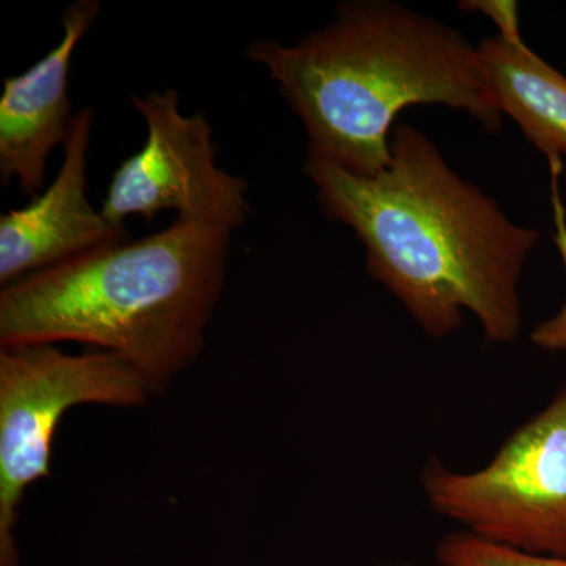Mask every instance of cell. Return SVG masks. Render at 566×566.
<instances>
[{"instance_id":"obj_1","label":"cell","mask_w":566,"mask_h":566,"mask_svg":"<svg viewBox=\"0 0 566 566\" xmlns=\"http://www.w3.org/2000/svg\"><path fill=\"white\" fill-rule=\"evenodd\" d=\"M304 170L322 210L364 244L370 277L424 334L449 337L469 312L486 340L520 337V281L539 232L460 177L427 134L395 128L390 161L371 177L311 158Z\"/></svg>"},{"instance_id":"obj_2","label":"cell","mask_w":566,"mask_h":566,"mask_svg":"<svg viewBox=\"0 0 566 566\" xmlns=\"http://www.w3.org/2000/svg\"><path fill=\"white\" fill-rule=\"evenodd\" d=\"M245 57L300 117L308 158L360 177L389 164L394 123L408 107L441 104L493 133L504 118L479 46L386 0L344 3L326 28L290 44L255 41Z\"/></svg>"},{"instance_id":"obj_3","label":"cell","mask_w":566,"mask_h":566,"mask_svg":"<svg viewBox=\"0 0 566 566\" xmlns=\"http://www.w3.org/2000/svg\"><path fill=\"white\" fill-rule=\"evenodd\" d=\"M232 233L175 219L11 282L0 290V346L73 342L118 354L161 395L203 353Z\"/></svg>"},{"instance_id":"obj_4","label":"cell","mask_w":566,"mask_h":566,"mask_svg":"<svg viewBox=\"0 0 566 566\" xmlns=\"http://www.w3.org/2000/svg\"><path fill=\"white\" fill-rule=\"evenodd\" d=\"M151 394L118 354L0 346V566H20L17 527L29 488L51 474L52 441L82 405L140 408Z\"/></svg>"},{"instance_id":"obj_5","label":"cell","mask_w":566,"mask_h":566,"mask_svg":"<svg viewBox=\"0 0 566 566\" xmlns=\"http://www.w3.org/2000/svg\"><path fill=\"white\" fill-rule=\"evenodd\" d=\"M422 488L431 509L469 534L532 556L566 557V382L490 463L457 472L430 461Z\"/></svg>"},{"instance_id":"obj_6","label":"cell","mask_w":566,"mask_h":566,"mask_svg":"<svg viewBox=\"0 0 566 566\" xmlns=\"http://www.w3.org/2000/svg\"><path fill=\"white\" fill-rule=\"evenodd\" d=\"M147 137L139 151L120 164L104 196L106 221L125 230L129 216L153 221L164 211L186 222L208 223L233 232L251 212L249 186L240 175L216 163L210 122L203 114H182L175 88L133 93Z\"/></svg>"},{"instance_id":"obj_7","label":"cell","mask_w":566,"mask_h":566,"mask_svg":"<svg viewBox=\"0 0 566 566\" xmlns=\"http://www.w3.org/2000/svg\"><path fill=\"white\" fill-rule=\"evenodd\" d=\"M95 111L73 115L54 181L25 207L0 218V285L126 240L88 200V148Z\"/></svg>"},{"instance_id":"obj_8","label":"cell","mask_w":566,"mask_h":566,"mask_svg":"<svg viewBox=\"0 0 566 566\" xmlns=\"http://www.w3.org/2000/svg\"><path fill=\"white\" fill-rule=\"evenodd\" d=\"M98 0H77L62 14V40L25 73L7 77L0 95V180L39 196L51 153L69 139L74 51L98 20Z\"/></svg>"},{"instance_id":"obj_9","label":"cell","mask_w":566,"mask_h":566,"mask_svg":"<svg viewBox=\"0 0 566 566\" xmlns=\"http://www.w3.org/2000/svg\"><path fill=\"white\" fill-rule=\"evenodd\" d=\"M499 109L520 126L551 166L566 158V76L524 43L495 35L479 44Z\"/></svg>"},{"instance_id":"obj_10","label":"cell","mask_w":566,"mask_h":566,"mask_svg":"<svg viewBox=\"0 0 566 566\" xmlns=\"http://www.w3.org/2000/svg\"><path fill=\"white\" fill-rule=\"evenodd\" d=\"M436 553L441 566H566V557L532 556L464 531L446 535Z\"/></svg>"},{"instance_id":"obj_11","label":"cell","mask_w":566,"mask_h":566,"mask_svg":"<svg viewBox=\"0 0 566 566\" xmlns=\"http://www.w3.org/2000/svg\"><path fill=\"white\" fill-rule=\"evenodd\" d=\"M553 211H554V243L562 262H564L566 274V210L562 202L560 193L556 186V178L553 177ZM532 344L547 352H566V296L564 305L556 315L545 319L535 326L531 334Z\"/></svg>"},{"instance_id":"obj_12","label":"cell","mask_w":566,"mask_h":566,"mask_svg":"<svg viewBox=\"0 0 566 566\" xmlns=\"http://www.w3.org/2000/svg\"><path fill=\"white\" fill-rule=\"evenodd\" d=\"M461 10L480 11L494 22L499 35L515 36L521 35L520 17H517L516 2H490V0H472V2H461Z\"/></svg>"},{"instance_id":"obj_13","label":"cell","mask_w":566,"mask_h":566,"mask_svg":"<svg viewBox=\"0 0 566 566\" xmlns=\"http://www.w3.org/2000/svg\"><path fill=\"white\" fill-rule=\"evenodd\" d=\"M378 566H415V565H406V564L398 565V564H395V565H378ZM439 566H441V565H439Z\"/></svg>"}]
</instances>
